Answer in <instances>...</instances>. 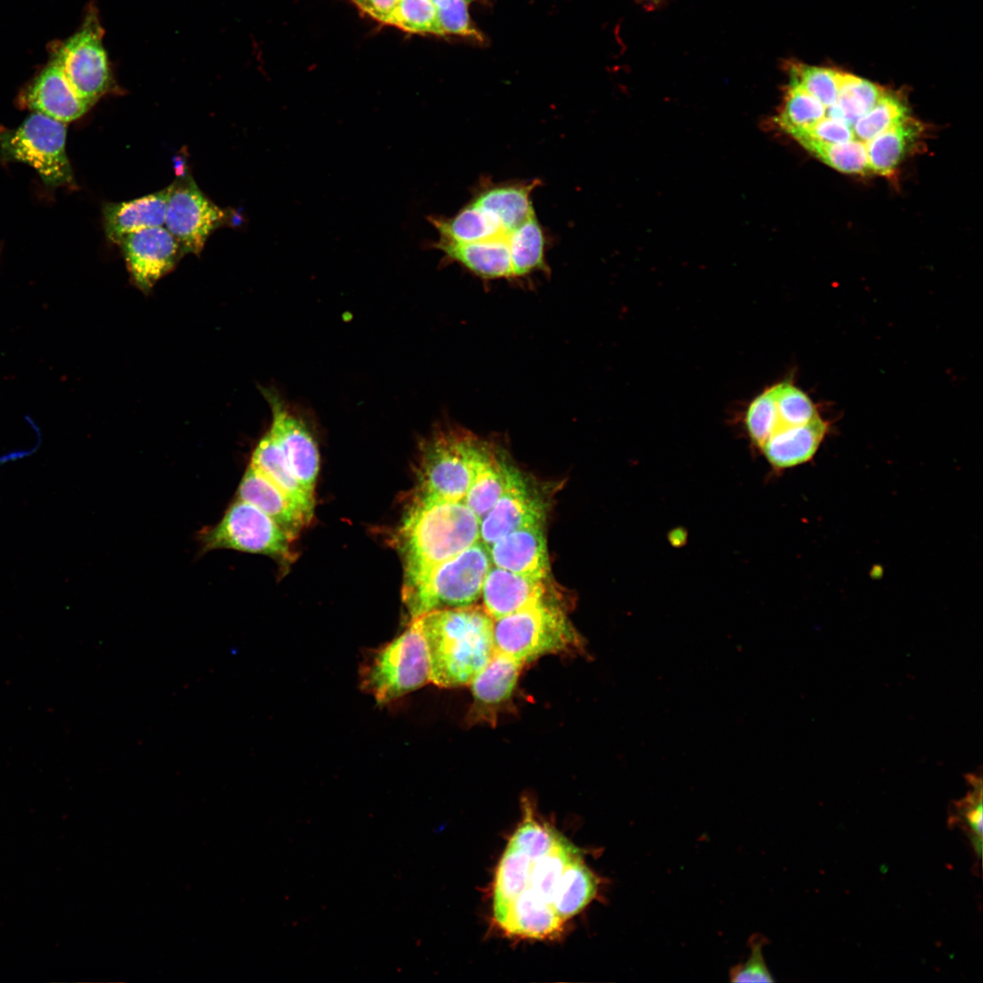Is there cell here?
I'll use <instances>...</instances> for the list:
<instances>
[{"instance_id":"d590c367","label":"cell","mask_w":983,"mask_h":983,"mask_svg":"<svg viewBox=\"0 0 983 983\" xmlns=\"http://www.w3.org/2000/svg\"><path fill=\"white\" fill-rule=\"evenodd\" d=\"M765 939L759 934H754L750 939V954L745 963H739L730 969L732 982H773L774 978L765 964L763 946Z\"/></svg>"},{"instance_id":"f1b7e54d","label":"cell","mask_w":983,"mask_h":983,"mask_svg":"<svg viewBox=\"0 0 983 983\" xmlns=\"http://www.w3.org/2000/svg\"><path fill=\"white\" fill-rule=\"evenodd\" d=\"M785 95L776 123L791 137L826 117V108L794 80H791Z\"/></svg>"},{"instance_id":"277c9868","label":"cell","mask_w":983,"mask_h":983,"mask_svg":"<svg viewBox=\"0 0 983 983\" xmlns=\"http://www.w3.org/2000/svg\"><path fill=\"white\" fill-rule=\"evenodd\" d=\"M495 650L523 664L541 656L576 651L583 639L560 604L548 596L494 619Z\"/></svg>"},{"instance_id":"484cf974","label":"cell","mask_w":983,"mask_h":983,"mask_svg":"<svg viewBox=\"0 0 983 983\" xmlns=\"http://www.w3.org/2000/svg\"><path fill=\"white\" fill-rule=\"evenodd\" d=\"M545 236L535 212L510 236L515 278L545 269Z\"/></svg>"},{"instance_id":"ffe728a7","label":"cell","mask_w":983,"mask_h":983,"mask_svg":"<svg viewBox=\"0 0 983 983\" xmlns=\"http://www.w3.org/2000/svg\"><path fill=\"white\" fill-rule=\"evenodd\" d=\"M827 430V422L819 416L803 425L777 429L761 449L774 468H792L814 457Z\"/></svg>"},{"instance_id":"6da1fadb","label":"cell","mask_w":983,"mask_h":983,"mask_svg":"<svg viewBox=\"0 0 983 983\" xmlns=\"http://www.w3.org/2000/svg\"><path fill=\"white\" fill-rule=\"evenodd\" d=\"M431 665V683L443 688L468 685L493 656L494 619L472 604L430 612L420 617Z\"/></svg>"},{"instance_id":"d4e9b609","label":"cell","mask_w":983,"mask_h":983,"mask_svg":"<svg viewBox=\"0 0 983 983\" xmlns=\"http://www.w3.org/2000/svg\"><path fill=\"white\" fill-rule=\"evenodd\" d=\"M885 94L876 84L856 76L840 72L839 88L835 104L826 109V117L839 119L850 127L868 112Z\"/></svg>"},{"instance_id":"4316f807","label":"cell","mask_w":983,"mask_h":983,"mask_svg":"<svg viewBox=\"0 0 983 983\" xmlns=\"http://www.w3.org/2000/svg\"><path fill=\"white\" fill-rule=\"evenodd\" d=\"M914 126L907 117L866 142L868 169L876 174L889 175L900 162L914 137Z\"/></svg>"},{"instance_id":"ab89813d","label":"cell","mask_w":983,"mask_h":983,"mask_svg":"<svg viewBox=\"0 0 983 983\" xmlns=\"http://www.w3.org/2000/svg\"><path fill=\"white\" fill-rule=\"evenodd\" d=\"M469 1H471V0H469Z\"/></svg>"},{"instance_id":"1f68e13d","label":"cell","mask_w":983,"mask_h":983,"mask_svg":"<svg viewBox=\"0 0 983 983\" xmlns=\"http://www.w3.org/2000/svg\"><path fill=\"white\" fill-rule=\"evenodd\" d=\"M772 389L778 419L777 429L803 425L819 417L811 399L796 386L785 381L773 385Z\"/></svg>"},{"instance_id":"74e56055","label":"cell","mask_w":983,"mask_h":983,"mask_svg":"<svg viewBox=\"0 0 983 983\" xmlns=\"http://www.w3.org/2000/svg\"><path fill=\"white\" fill-rule=\"evenodd\" d=\"M973 791L964 800L960 807L959 816L966 824L972 846L978 856H981L982 850V797L981 783L973 785Z\"/></svg>"},{"instance_id":"44dd1931","label":"cell","mask_w":983,"mask_h":983,"mask_svg":"<svg viewBox=\"0 0 983 983\" xmlns=\"http://www.w3.org/2000/svg\"><path fill=\"white\" fill-rule=\"evenodd\" d=\"M170 187L130 201L108 203L103 208L107 238L117 243L128 233L162 227Z\"/></svg>"},{"instance_id":"603a6c76","label":"cell","mask_w":983,"mask_h":983,"mask_svg":"<svg viewBox=\"0 0 983 983\" xmlns=\"http://www.w3.org/2000/svg\"><path fill=\"white\" fill-rule=\"evenodd\" d=\"M512 469L489 447L479 461L463 502L481 521L494 506L508 484Z\"/></svg>"},{"instance_id":"5bb4252c","label":"cell","mask_w":983,"mask_h":983,"mask_svg":"<svg viewBox=\"0 0 983 983\" xmlns=\"http://www.w3.org/2000/svg\"><path fill=\"white\" fill-rule=\"evenodd\" d=\"M543 519L542 502L512 469L503 493L480 521V541L488 548L512 532L542 524Z\"/></svg>"},{"instance_id":"f546056e","label":"cell","mask_w":983,"mask_h":983,"mask_svg":"<svg viewBox=\"0 0 983 983\" xmlns=\"http://www.w3.org/2000/svg\"><path fill=\"white\" fill-rule=\"evenodd\" d=\"M531 860L527 853L508 844L495 873L493 906L512 899L524 889Z\"/></svg>"},{"instance_id":"2e32d148","label":"cell","mask_w":983,"mask_h":983,"mask_svg":"<svg viewBox=\"0 0 983 983\" xmlns=\"http://www.w3.org/2000/svg\"><path fill=\"white\" fill-rule=\"evenodd\" d=\"M492 565L545 580L549 559L542 524L512 532L488 547Z\"/></svg>"},{"instance_id":"8fae6325","label":"cell","mask_w":983,"mask_h":983,"mask_svg":"<svg viewBox=\"0 0 983 983\" xmlns=\"http://www.w3.org/2000/svg\"><path fill=\"white\" fill-rule=\"evenodd\" d=\"M117 243L123 250L132 279L145 292L171 271L185 254L164 226L128 233Z\"/></svg>"},{"instance_id":"ba28073f","label":"cell","mask_w":983,"mask_h":983,"mask_svg":"<svg viewBox=\"0 0 983 983\" xmlns=\"http://www.w3.org/2000/svg\"><path fill=\"white\" fill-rule=\"evenodd\" d=\"M199 541L204 552L230 549L289 561L293 540L265 512L237 499L217 525L200 533Z\"/></svg>"},{"instance_id":"8992f818","label":"cell","mask_w":983,"mask_h":983,"mask_svg":"<svg viewBox=\"0 0 983 983\" xmlns=\"http://www.w3.org/2000/svg\"><path fill=\"white\" fill-rule=\"evenodd\" d=\"M431 683L428 649L420 618L379 649L360 670V686L380 704H389Z\"/></svg>"},{"instance_id":"ac0fdd59","label":"cell","mask_w":983,"mask_h":983,"mask_svg":"<svg viewBox=\"0 0 983 983\" xmlns=\"http://www.w3.org/2000/svg\"><path fill=\"white\" fill-rule=\"evenodd\" d=\"M482 607L493 618L510 614L547 597L545 580L492 565L482 584Z\"/></svg>"},{"instance_id":"5b68a950","label":"cell","mask_w":983,"mask_h":983,"mask_svg":"<svg viewBox=\"0 0 983 983\" xmlns=\"http://www.w3.org/2000/svg\"><path fill=\"white\" fill-rule=\"evenodd\" d=\"M489 444L462 430H441L423 445L416 498L463 501Z\"/></svg>"},{"instance_id":"cb8c5ba5","label":"cell","mask_w":983,"mask_h":983,"mask_svg":"<svg viewBox=\"0 0 983 983\" xmlns=\"http://www.w3.org/2000/svg\"><path fill=\"white\" fill-rule=\"evenodd\" d=\"M598 877L584 864L582 856L564 869L554 890L552 907L566 920L583 909L597 895Z\"/></svg>"},{"instance_id":"4dcf8cb0","label":"cell","mask_w":983,"mask_h":983,"mask_svg":"<svg viewBox=\"0 0 983 983\" xmlns=\"http://www.w3.org/2000/svg\"><path fill=\"white\" fill-rule=\"evenodd\" d=\"M907 117V109L895 95L885 94L877 104L856 120L852 129L855 138L864 143Z\"/></svg>"},{"instance_id":"e575fe53","label":"cell","mask_w":983,"mask_h":983,"mask_svg":"<svg viewBox=\"0 0 983 983\" xmlns=\"http://www.w3.org/2000/svg\"><path fill=\"white\" fill-rule=\"evenodd\" d=\"M745 423L752 442L760 448L777 429L778 419L772 386L752 400L745 413Z\"/></svg>"},{"instance_id":"836d02e7","label":"cell","mask_w":983,"mask_h":983,"mask_svg":"<svg viewBox=\"0 0 983 983\" xmlns=\"http://www.w3.org/2000/svg\"><path fill=\"white\" fill-rule=\"evenodd\" d=\"M839 76L840 72L832 68L796 65L793 67L791 80L797 83L827 109L836 100Z\"/></svg>"},{"instance_id":"7c38bea8","label":"cell","mask_w":983,"mask_h":983,"mask_svg":"<svg viewBox=\"0 0 983 983\" xmlns=\"http://www.w3.org/2000/svg\"><path fill=\"white\" fill-rule=\"evenodd\" d=\"M269 403L272 421L269 432L279 445L297 479L314 492L319 469L317 443L306 424L294 414L275 392L263 390Z\"/></svg>"},{"instance_id":"d6986e66","label":"cell","mask_w":983,"mask_h":983,"mask_svg":"<svg viewBox=\"0 0 983 983\" xmlns=\"http://www.w3.org/2000/svg\"><path fill=\"white\" fill-rule=\"evenodd\" d=\"M237 499L265 512L292 540L310 522L284 493L250 464L241 479Z\"/></svg>"},{"instance_id":"f35d334b","label":"cell","mask_w":983,"mask_h":983,"mask_svg":"<svg viewBox=\"0 0 983 983\" xmlns=\"http://www.w3.org/2000/svg\"><path fill=\"white\" fill-rule=\"evenodd\" d=\"M796 141L801 138H814L830 143H843L855 138L852 127L842 120L825 117L806 130L792 137Z\"/></svg>"},{"instance_id":"9a60e30c","label":"cell","mask_w":983,"mask_h":983,"mask_svg":"<svg viewBox=\"0 0 983 983\" xmlns=\"http://www.w3.org/2000/svg\"><path fill=\"white\" fill-rule=\"evenodd\" d=\"M17 103L64 124L79 118L91 107L76 93L53 58L22 89Z\"/></svg>"},{"instance_id":"8d00e7d4","label":"cell","mask_w":983,"mask_h":983,"mask_svg":"<svg viewBox=\"0 0 983 983\" xmlns=\"http://www.w3.org/2000/svg\"><path fill=\"white\" fill-rule=\"evenodd\" d=\"M438 18L444 35L481 39L480 32L471 22L466 0H449L443 8L438 10Z\"/></svg>"},{"instance_id":"d6a6232c","label":"cell","mask_w":983,"mask_h":983,"mask_svg":"<svg viewBox=\"0 0 983 983\" xmlns=\"http://www.w3.org/2000/svg\"><path fill=\"white\" fill-rule=\"evenodd\" d=\"M524 816L509 844L524 851L532 858L548 853L561 838V835L547 824L538 821L529 800H524Z\"/></svg>"},{"instance_id":"30bf717a","label":"cell","mask_w":983,"mask_h":983,"mask_svg":"<svg viewBox=\"0 0 983 983\" xmlns=\"http://www.w3.org/2000/svg\"><path fill=\"white\" fill-rule=\"evenodd\" d=\"M169 187L164 226L184 253L198 254L210 233L224 223L226 213L202 193L190 176Z\"/></svg>"},{"instance_id":"83f0119b","label":"cell","mask_w":983,"mask_h":983,"mask_svg":"<svg viewBox=\"0 0 983 983\" xmlns=\"http://www.w3.org/2000/svg\"><path fill=\"white\" fill-rule=\"evenodd\" d=\"M797 142L816 158L840 172L863 174L869 170L866 143L857 139L830 143L801 138Z\"/></svg>"},{"instance_id":"9c48e42d","label":"cell","mask_w":983,"mask_h":983,"mask_svg":"<svg viewBox=\"0 0 983 983\" xmlns=\"http://www.w3.org/2000/svg\"><path fill=\"white\" fill-rule=\"evenodd\" d=\"M103 36L104 29L93 7L79 30L52 49V58L76 93L91 106L110 90L113 83Z\"/></svg>"},{"instance_id":"52a82bcc","label":"cell","mask_w":983,"mask_h":983,"mask_svg":"<svg viewBox=\"0 0 983 983\" xmlns=\"http://www.w3.org/2000/svg\"><path fill=\"white\" fill-rule=\"evenodd\" d=\"M66 141L64 123L33 112L17 127L0 129V157L29 165L50 187H72L75 180Z\"/></svg>"},{"instance_id":"7402d4cb","label":"cell","mask_w":983,"mask_h":983,"mask_svg":"<svg viewBox=\"0 0 983 983\" xmlns=\"http://www.w3.org/2000/svg\"><path fill=\"white\" fill-rule=\"evenodd\" d=\"M250 465L263 474L310 521L314 493L308 491L291 471L278 442L267 431L255 448Z\"/></svg>"},{"instance_id":"e0dca14e","label":"cell","mask_w":983,"mask_h":983,"mask_svg":"<svg viewBox=\"0 0 983 983\" xmlns=\"http://www.w3.org/2000/svg\"><path fill=\"white\" fill-rule=\"evenodd\" d=\"M494 919L506 933L537 939L552 938L562 930V920L554 909L539 900L528 888L512 899L493 906Z\"/></svg>"},{"instance_id":"4fadbf2b","label":"cell","mask_w":983,"mask_h":983,"mask_svg":"<svg viewBox=\"0 0 983 983\" xmlns=\"http://www.w3.org/2000/svg\"><path fill=\"white\" fill-rule=\"evenodd\" d=\"M523 665L505 654L494 653L468 684L472 694L466 717L468 724H496L499 713L510 705Z\"/></svg>"},{"instance_id":"7a4b0ae2","label":"cell","mask_w":983,"mask_h":983,"mask_svg":"<svg viewBox=\"0 0 983 983\" xmlns=\"http://www.w3.org/2000/svg\"><path fill=\"white\" fill-rule=\"evenodd\" d=\"M400 533L408 583L480 541V520L463 501L415 498Z\"/></svg>"},{"instance_id":"3957f363","label":"cell","mask_w":983,"mask_h":983,"mask_svg":"<svg viewBox=\"0 0 983 983\" xmlns=\"http://www.w3.org/2000/svg\"><path fill=\"white\" fill-rule=\"evenodd\" d=\"M492 565L488 548L478 541L415 580L404 583L402 597L410 619L475 604Z\"/></svg>"}]
</instances>
